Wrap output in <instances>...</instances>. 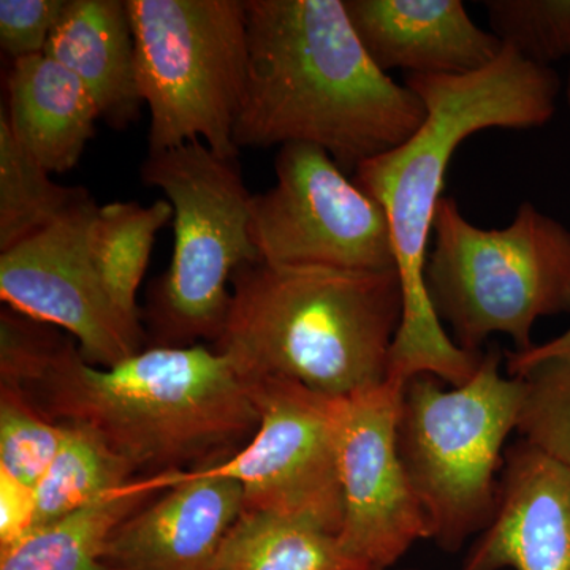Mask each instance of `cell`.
<instances>
[{
    "label": "cell",
    "instance_id": "1",
    "mask_svg": "<svg viewBox=\"0 0 570 570\" xmlns=\"http://www.w3.org/2000/svg\"><path fill=\"white\" fill-rule=\"evenodd\" d=\"M55 328L2 311V387L18 390L51 422L96 434L138 474L223 463L257 431L250 381L224 352L154 346L99 367Z\"/></svg>",
    "mask_w": 570,
    "mask_h": 570
},
{
    "label": "cell",
    "instance_id": "2",
    "mask_svg": "<svg viewBox=\"0 0 570 570\" xmlns=\"http://www.w3.org/2000/svg\"><path fill=\"white\" fill-rule=\"evenodd\" d=\"M404 85L425 105V121L403 145L354 171L356 186L387 214L403 285V324L390 352L387 384L403 390L412 377L431 374L449 387H461L479 370L483 352L469 354L453 343L425 285L428 243L445 174L456 148L480 130H527L549 122L561 81L551 67L502 45L485 69L463 77L407 75Z\"/></svg>",
    "mask_w": 570,
    "mask_h": 570
},
{
    "label": "cell",
    "instance_id": "3",
    "mask_svg": "<svg viewBox=\"0 0 570 570\" xmlns=\"http://www.w3.org/2000/svg\"><path fill=\"white\" fill-rule=\"evenodd\" d=\"M249 69L236 148L306 142L346 174L392 151L425 105L371 61L344 0H245Z\"/></svg>",
    "mask_w": 570,
    "mask_h": 570
},
{
    "label": "cell",
    "instance_id": "4",
    "mask_svg": "<svg viewBox=\"0 0 570 570\" xmlns=\"http://www.w3.org/2000/svg\"><path fill=\"white\" fill-rule=\"evenodd\" d=\"M216 348L247 379H283L346 400L387 382L403 324L396 269L346 272L255 262L236 269Z\"/></svg>",
    "mask_w": 570,
    "mask_h": 570
},
{
    "label": "cell",
    "instance_id": "5",
    "mask_svg": "<svg viewBox=\"0 0 570 570\" xmlns=\"http://www.w3.org/2000/svg\"><path fill=\"white\" fill-rule=\"evenodd\" d=\"M425 285L434 313L469 354L502 333L515 351L534 347L542 317L570 314V232L531 202L505 228L469 223L455 198L442 197L433 224Z\"/></svg>",
    "mask_w": 570,
    "mask_h": 570
},
{
    "label": "cell",
    "instance_id": "6",
    "mask_svg": "<svg viewBox=\"0 0 570 570\" xmlns=\"http://www.w3.org/2000/svg\"><path fill=\"white\" fill-rule=\"evenodd\" d=\"M491 347L461 387L431 374L401 392L396 448L425 512L430 540L448 553L489 527L497 509L504 444L519 425L523 381L504 376Z\"/></svg>",
    "mask_w": 570,
    "mask_h": 570
},
{
    "label": "cell",
    "instance_id": "7",
    "mask_svg": "<svg viewBox=\"0 0 570 570\" xmlns=\"http://www.w3.org/2000/svg\"><path fill=\"white\" fill-rule=\"evenodd\" d=\"M149 153L204 141L238 159L249 47L245 0H127Z\"/></svg>",
    "mask_w": 570,
    "mask_h": 570
},
{
    "label": "cell",
    "instance_id": "8",
    "mask_svg": "<svg viewBox=\"0 0 570 570\" xmlns=\"http://www.w3.org/2000/svg\"><path fill=\"white\" fill-rule=\"evenodd\" d=\"M142 183L163 190L174 208V255L156 285L157 346L219 340L236 269L258 262L250 239V198L238 163L204 141L149 153Z\"/></svg>",
    "mask_w": 570,
    "mask_h": 570
},
{
    "label": "cell",
    "instance_id": "9",
    "mask_svg": "<svg viewBox=\"0 0 570 570\" xmlns=\"http://www.w3.org/2000/svg\"><path fill=\"white\" fill-rule=\"evenodd\" d=\"M276 184L250 198L258 262L346 272L396 269L387 214L325 149L281 146Z\"/></svg>",
    "mask_w": 570,
    "mask_h": 570
},
{
    "label": "cell",
    "instance_id": "10",
    "mask_svg": "<svg viewBox=\"0 0 570 570\" xmlns=\"http://www.w3.org/2000/svg\"><path fill=\"white\" fill-rule=\"evenodd\" d=\"M261 422L230 459L208 468L238 480L245 510L309 521L340 534V400L283 379H249Z\"/></svg>",
    "mask_w": 570,
    "mask_h": 570
},
{
    "label": "cell",
    "instance_id": "11",
    "mask_svg": "<svg viewBox=\"0 0 570 570\" xmlns=\"http://www.w3.org/2000/svg\"><path fill=\"white\" fill-rule=\"evenodd\" d=\"M97 205L88 193L50 227L0 253V296L67 332L86 362L111 367L142 351V330L116 305L91 253Z\"/></svg>",
    "mask_w": 570,
    "mask_h": 570
},
{
    "label": "cell",
    "instance_id": "12",
    "mask_svg": "<svg viewBox=\"0 0 570 570\" xmlns=\"http://www.w3.org/2000/svg\"><path fill=\"white\" fill-rule=\"evenodd\" d=\"M401 392L385 382L340 400L344 520L337 538L366 570H387L419 540L430 539L396 448Z\"/></svg>",
    "mask_w": 570,
    "mask_h": 570
},
{
    "label": "cell",
    "instance_id": "13",
    "mask_svg": "<svg viewBox=\"0 0 570 570\" xmlns=\"http://www.w3.org/2000/svg\"><path fill=\"white\" fill-rule=\"evenodd\" d=\"M170 483L116 530L105 570L212 569L245 510L242 483L208 468L170 472Z\"/></svg>",
    "mask_w": 570,
    "mask_h": 570
},
{
    "label": "cell",
    "instance_id": "14",
    "mask_svg": "<svg viewBox=\"0 0 570 570\" xmlns=\"http://www.w3.org/2000/svg\"><path fill=\"white\" fill-rule=\"evenodd\" d=\"M570 570V469L520 439L504 453L497 509L461 570Z\"/></svg>",
    "mask_w": 570,
    "mask_h": 570
},
{
    "label": "cell",
    "instance_id": "15",
    "mask_svg": "<svg viewBox=\"0 0 570 570\" xmlns=\"http://www.w3.org/2000/svg\"><path fill=\"white\" fill-rule=\"evenodd\" d=\"M371 61L389 73L463 77L501 55L493 32L479 28L460 0H344Z\"/></svg>",
    "mask_w": 570,
    "mask_h": 570
},
{
    "label": "cell",
    "instance_id": "16",
    "mask_svg": "<svg viewBox=\"0 0 570 570\" xmlns=\"http://www.w3.org/2000/svg\"><path fill=\"white\" fill-rule=\"evenodd\" d=\"M45 55L86 86L100 121L116 130L138 121L142 100L127 0H67Z\"/></svg>",
    "mask_w": 570,
    "mask_h": 570
},
{
    "label": "cell",
    "instance_id": "17",
    "mask_svg": "<svg viewBox=\"0 0 570 570\" xmlns=\"http://www.w3.org/2000/svg\"><path fill=\"white\" fill-rule=\"evenodd\" d=\"M7 88L0 111L18 145L50 175L73 170L100 121L86 86L43 52L13 61Z\"/></svg>",
    "mask_w": 570,
    "mask_h": 570
},
{
    "label": "cell",
    "instance_id": "18",
    "mask_svg": "<svg viewBox=\"0 0 570 570\" xmlns=\"http://www.w3.org/2000/svg\"><path fill=\"white\" fill-rule=\"evenodd\" d=\"M170 485V472L135 479L0 550V570H105L116 530Z\"/></svg>",
    "mask_w": 570,
    "mask_h": 570
},
{
    "label": "cell",
    "instance_id": "19",
    "mask_svg": "<svg viewBox=\"0 0 570 570\" xmlns=\"http://www.w3.org/2000/svg\"><path fill=\"white\" fill-rule=\"evenodd\" d=\"M209 570H366L337 534L309 521L243 510Z\"/></svg>",
    "mask_w": 570,
    "mask_h": 570
},
{
    "label": "cell",
    "instance_id": "20",
    "mask_svg": "<svg viewBox=\"0 0 570 570\" xmlns=\"http://www.w3.org/2000/svg\"><path fill=\"white\" fill-rule=\"evenodd\" d=\"M174 223L167 198L142 206L137 202L97 205L89 224V246L116 305L140 324L138 288L148 268L156 236Z\"/></svg>",
    "mask_w": 570,
    "mask_h": 570
},
{
    "label": "cell",
    "instance_id": "21",
    "mask_svg": "<svg viewBox=\"0 0 570 570\" xmlns=\"http://www.w3.org/2000/svg\"><path fill=\"white\" fill-rule=\"evenodd\" d=\"M67 428L69 431L61 450L33 490L36 515L32 530L85 508L138 479L137 469L108 448L102 439L81 428Z\"/></svg>",
    "mask_w": 570,
    "mask_h": 570
},
{
    "label": "cell",
    "instance_id": "22",
    "mask_svg": "<svg viewBox=\"0 0 570 570\" xmlns=\"http://www.w3.org/2000/svg\"><path fill=\"white\" fill-rule=\"evenodd\" d=\"M88 190L55 183L14 140L0 111V253L50 227Z\"/></svg>",
    "mask_w": 570,
    "mask_h": 570
},
{
    "label": "cell",
    "instance_id": "23",
    "mask_svg": "<svg viewBox=\"0 0 570 570\" xmlns=\"http://www.w3.org/2000/svg\"><path fill=\"white\" fill-rule=\"evenodd\" d=\"M520 439L570 469V356H550L521 370Z\"/></svg>",
    "mask_w": 570,
    "mask_h": 570
},
{
    "label": "cell",
    "instance_id": "24",
    "mask_svg": "<svg viewBox=\"0 0 570 570\" xmlns=\"http://www.w3.org/2000/svg\"><path fill=\"white\" fill-rule=\"evenodd\" d=\"M69 428L51 422L18 390L0 395V472L36 490L66 441Z\"/></svg>",
    "mask_w": 570,
    "mask_h": 570
},
{
    "label": "cell",
    "instance_id": "25",
    "mask_svg": "<svg viewBox=\"0 0 570 570\" xmlns=\"http://www.w3.org/2000/svg\"><path fill=\"white\" fill-rule=\"evenodd\" d=\"M491 32L539 66L570 59V0H490Z\"/></svg>",
    "mask_w": 570,
    "mask_h": 570
},
{
    "label": "cell",
    "instance_id": "26",
    "mask_svg": "<svg viewBox=\"0 0 570 570\" xmlns=\"http://www.w3.org/2000/svg\"><path fill=\"white\" fill-rule=\"evenodd\" d=\"M67 0H0V45L13 61L43 55Z\"/></svg>",
    "mask_w": 570,
    "mask_h": 570
},
{
    "label": "cell",
    "instance_id": "27",
    "mask_svg": "<svg viewBox=\"0 0 570 570\" xmlns=\"http://www.w3.org/2000/svg\"><path fill=\"white\" fill-rule=\"evenodd\" d=\"M36 491L0 472V550L32 530Z\"/></svg>",
    "mask_w": 570,
    "mask_h": 570
},
{
    "label": "cell",
    "instance_id": "28",
    "mask_svg": "<svg viewBox=\"0 0 570 570\" xmlns=\"http://www.w3.org/2000/svg\"><path fill=\"white\" fill-rule=\"evenodd\" d=\"M550 356H570V328L562 335L553 337L543 344H535L534 347L527 352H509L508 354V374L517 376L521 370L530 366L531 363L539 362Z\"/></svg>",
    "mask_w": 570,
    "mask_h": 570
},
{
    "label": "cell",
    "instance_id": "29",
    "mask_svg": "<svg viewBox=\"0 0 570 570\" xmlns=\"http://www.w3.org/2000/svg\"><path fill=\"white\" fill-rule=\"evenodd\" d=\"M566 99H568L569 110H570V67L568 75V82H566Z\"/></svg>",
    "mask_w": 570,
    "mask_h": 570
},
{
    "label": "cell",
    "instance_id": "30",
    "mask_svg": "<svg viewBox=\"0 0 570 570\" xmlns=\"http://www.w3.org/2000/svg\"><path fill=\"white\" fill-rule=\"evenodd\" d=\"M407 570H417V569H407Z\"/></svg>",
    "mask_w": 570,
    "mask_h": 570
}]
</instances>
